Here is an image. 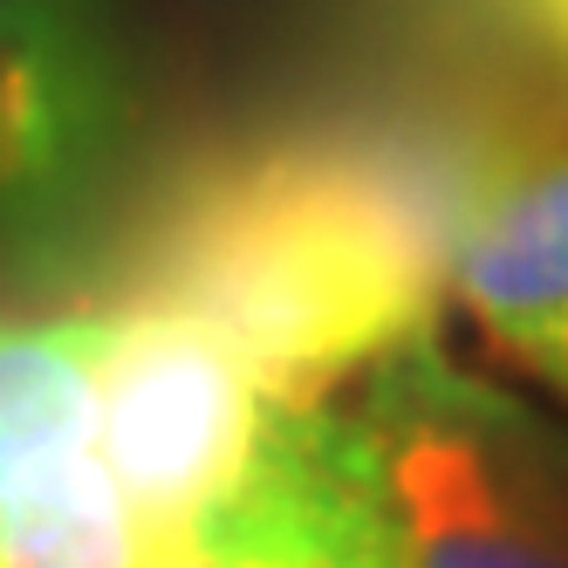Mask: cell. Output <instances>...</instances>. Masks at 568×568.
Instances as JSON below:
<instances>
[{"mask_svg": "<svg viewBox=\"0 0 568 568\" xmlns=\"http://www.w3.org/2000/svg\"><path fill=\"white\" fill-rule=\"evenodd\" d=\"M438 281L445 220L425 179L349 144H267L165 213L138 295L206 315L267 412H315L425 336Z\"/></svg>", "mask_w": 568, "mask_h": 568, "instance_id": "1", "label": "cell"}, {"mask_svg": "<svg viewBox=\"0 0 568 568\" xmlns=\"http://www.w3.org/2000/svg\"><path fill=\"white\" fill-rule=\"evenodd\" d=\"M247 486L356 568H568V494L535 432L425 336L349 412H267Z\"/></svg>", "mask_w": 568, "mask_h": 568, "instance_id": "2", "label": "cell"}, {"mask_svg": "<svg viewBox=\"0 0 568 568\" xmlns=\"http://www.w3.org/2000/svg\"><path fill=\"white\" fill-rule=\"evenodd\" d=\"M165 568H213V561H206V548H192V555H172Z\"/></svg>", "mask_w": 568, "mask_h": 568, "instance_id": "11", "label": "cell"}, {"mask_svg": "<svg viewBox=\"0 0 568 568\" xmlns=\"http://www.w3.org/2000/svg\"><path fill=\"white\" fill-rule=\"evenodd\" d=\"M131 144V62L103 0H0V254H42Z\"/></svg>", "mask_w": 568, "mask_h": 568, "instance_id": "4", "label": "cell"}, {"mask_svg": "<svg viewBox=\"0 0 568 568\" xmlns=\"http://www.w3.org/2000/svg\"><path fill=\"white\" fill-rule=\"evenodd\" d=\"M103 315H0V500L97 453Z\"/></svg>", "mask_w": 568, "mask_h": 568, "instance_id": "6", "label": "cell"}, {"mask_svg": "<svg viewBox=\"0 0 568 568\" xmlns=\"http://www.w3.org/2000/svg\"><path fill=\"white\" fill-rule=\"evenodd\" d=\"M445 281L500 349L527 356L568 315V144L500 151L438 192Z\"/></svg>", "mask_w": 568, "mask_h": 568, "instance_id": "5", "label": "cell"}, {"mask_svg": "<svg viewBox=\"0 0 568 568\" xmlns=\"http://www.w3.org/2000/svg\"><path fill=\"white\" fill-rule=\"evenodd\" d=\"M172 555L192 548L158 541L97 453L0 500V568H165Z\"/></svg>", "mask_w": 568, "mask_h": 568, "instance_id": "7", "label": "cell"}, {"mask_svg": "<svg viewBox=\"0 0 568 568\" xmlns=\"http://www.w3.org/2000/svg\"><path fill=\"white\" fill-rule=\"evenodd\" d=\"M199 548H206L213 568H356L329 541H315L308 527L261 507L254 494H226L213 520L199 527Z\"/></svg>", "mask_w": 568, "mask_h": 568, "instance_id": "8", "label": "cell"}, {"mask_svg": "<svg viewBox=\"0 0 568 568\" xmlns=\"http://www.w3.org/2000/svg\"><path fill=\"white\" fill-rule=\"evenodd\" d=\"M507 8L527 21V34H535V42L568 69V0H507Z\"/></svg>", "mask_w": 568, "mask_h": 568, "instance_id": "9", "label": "cell"}, {"mask_svg": "<svg viewBox=\"0 0 568 568\" xmlns=\"http://www.w3.org/2000/svg\"><path fill=\"white\" fill-rule=\"evenodd\" d=\"M261 432L267 404L206 315L165 302L103 315L97 459L158 541L199 548V527L247 479Z\"/></svg>", "mask_w": 568, "mask_h": 568, "instance_id": "3", "label": "cell"}, {"mask_svg": "<svg viewBox=\"0 0 568 568\" xmlns=\"http://www.w3.org/2000/svg\"><path fill=\"white\" fill-rule=\"evenodd\" d=\"M520 363H535V371H541L548 384H561V390H568V315H561L555 329H548V336H541L535 349H527Z\"/></svg>", "mask_w": 568, "mask_h": 568, "instance_id": "10", "label": "cell"}]
</instances>
